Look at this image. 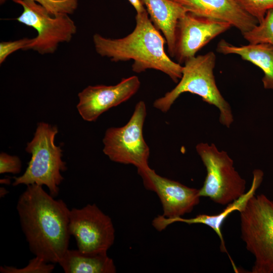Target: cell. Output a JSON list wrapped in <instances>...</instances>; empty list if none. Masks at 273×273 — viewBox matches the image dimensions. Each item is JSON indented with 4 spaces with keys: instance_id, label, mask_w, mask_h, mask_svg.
Wrapping results in <instances>:
<instances>
[{
    "instance_id": "30bf717a",
    "label": "cell",
    "mask_w": 273,
    "mask_h": 273,
    "mask_svg": "<svg viewBox=\"0 0 273 273\" xmlns=\"http://www.w3.org/2000/svg\"><path fill=\"white\" fill-rule=\"evenodd\" d=\"M231 27L224 21L186 13L177 24L174 57L177 63H185Z\"/></svg>"
},
{
    "instance_id": "3957f363",
    "label": "cell",
    "mask_w": 273,
    "mask_h": 273,
    "mask_svg": "<svg viewBox=\"0 0 273 273\" xmlns=\"http://www.w3.org/2000/svg\"><path fill=\"white\" fill-rule=\"evenodd\" d=\"M216 56L211 51L192 57L185 61L182 76L170 91L153 103L162 112H167L176 99L184 93L198 95L202 100L219 110L220 123L229 128L234 121L232 109L218 88L214 75Z\"/></svg>"
},
{
    "instance_id": "cb8c5ba5",
    "label": "cell",
    "mask_w": 273,
    "mask_h": 273,
    "mask_svg": "<svg viewBox=\"0 0 273 273\" xmlns=\"http://www.w3.org/2000/svg\"><path fill=\"white\" fill-rule=\"evenodd\" d=\"M134 8L136 13H141L146 11L141 0H127Z\"/></svg>"
},
{
    "instance_id": "2e32d148",
    "label": "cell",
    "mask_w": 273,
    "mask_h": 273,
    "mask_svg": "<svg viewBox=\"0 0 273 273\" xmlns=\"http://www.w3.org/2000/svg\"><path fill=\"white\" fill-rule=\"evenodd\" d=\"M216 51L223 55L235 54L260 68L263 72V87L273 90V46L266 43L235 46L224 39L218 43Z\"/></svg>"
},
{
    "instance_id": "5b68a950",
    "label": "cell",
    "mask_w": 273,
    "mask_h": 273,
    "mask_svg": "<svg viewBox=\"0 0 273 273\" xmlns=\"http://www.w3.org/2000/svg\"><path fill=\"white\" fill-rule=\"evenodd\" d=\"M240 212L241 237L254 257L251 273H273V201L252 196Z\"/></svg>"
},
{
    "instance_id": "52a82bcc",
    "label": "cell",
    "mask_w": 273,
    "mask_h": 273,
    "mask_svg": "<svg viewBox=\"0 0 273 273\" xmlns=\"http://www.w3.org/2000/svg\"><path fill=\"white\" fill-rule=\"evenodd\" d=\"M146 115V104L140 101L126 124L106 130L103 151L111 161L133 165L138 171L149 167L150 149L143 133Z\"/></svg>"
},
{
    "instance_id": "7c38bea8",
    "label": "cell",
    "mask_w": 273,
    "mask_h": 273,
    "mask_svg": "<svg viewBox=\"0 0 273 273\" xmlns=\"http://www.w3.org/2000/svg\"><path fill=\"white\" fill-rule=\"evenodd\" d=\"M144 187L155 192L162 205L163 216L173 218L191 212L200 202L199 190L158 175L150 167L138 171Z\"/></svg>"
},
{
    "instance_id": "e0dca14e",
    "label": "cell",
    "mask_w": 273,
    "mask_h": 273,
    "mask_svg": "<svg viewBox=\"0 0 273 273\" xmlns=\"http://www.w3.org/2000/svg\"><path fill=\"white\" fill-rule=\"evenodd\" d=\"M58 264L65 273H115L116 266L107 253L91 254L67 250Z\"/></svg>"
},
{
    "instance_id": "ac0fdd59",
    "label": "cell",
    "mask_w": 273,
    "mask_h": 273,
    "mask_svg": "<svg viewBox=\"0 0 273 273\" xmlns=\"http://www.w3.org/2000/svg\"><path fill=\"white\" fill-rule=\"evenodd\" d=\"M243 36L249 43H269L273 46V9L269 10L263 19Z\"/></svg>"
},
{
    "instance_id": "8992f818",
    "label": "cell",
    "mask_w": 273,
    "mask_h": 273,
    "mask_svg": "<svg viewBox=\"0 0 273 273\" xmlns=\"http://www.w3.org/2000/svg\"><path fill=\"white\" fill-rule=\"evenodd\" d=\"M196 150L207 171L203 185L199 189L200 197L225 205L245 193L246 180L235 169L233 159L226 152L207 143L198 144Z\"/></svg>"
},
{
    "instance_id": "6da1fadb",
    "label": "cell",
    "mask_w": 273,
    "mask_h": 273,
    "mask_svg": "<svg viewBox=\"0 0 273 273\" xmlns=\"http://www.w3.org/2000/svg\"><path fill=\"white\" fill-rule=\"evenodd\" d=\"M42 186H27L16 208L30 251L48 262L58 263L68 249L70 210Z\"/></svg>"
},
{
    "instance_id": "277c9868",
    "label": "cell",
    "mask_w": 273,
    "mask_h": 273,
    "mask_svg": "<svg viewBox=\"0 0 273 273\" xmlns=\"http://www.w3.org/2000/svg\"><path fill=\"white\" fill-rule=\"evenodd\" d=\"M58 132L56 126L39 122L32 140L27 144L26 151L31 157L24 173L14 177L13 186L37 185L48 187L50 194L58 195L59 186L63 180L61 172L66 170L62 159V150L55 144Z\"/></svg>"
},
{
    "instance_id": "7402d4cb",
    "label": "cell",
    "mask_w": 273,
    "mask_h": 273,
    "mask_svg": "<svg viewBox=\"0 0 273 273\" xmlns=\"http://www.w3.org/2000/svg\"><path fill=\"white\" fill-rule=\"evenodd\" d=\"M32 40V38L25 37L14 41L1 42L0 43V64L3 63L7 58L13 53L19 50L25 51L26 47Z\"/></svg>"
},
{
    "instance_id": "5bb4252c",
    "label": "cell",
    "mask_w": 273,
    "mask_h": 273,
    "mask_svg": "<svg viewBox=\"0 0 273 273\" xmlns=\"http://www.w3.org/2000/svg\"><path fill=\"white\" fill-rule=\"evenodd\" d=\"M193 14L224 21L243 34L258 23L235 0H173Z\"/></svg>"
},
{
    "instance_id": "7a4b0ae2",
    "label": "cell",
    "mask_w": 273,
    "mask_h": 273,
    "mask_svg": "<svg viewBox=\"0 0 273 273\" xmlns=\"http://www.w3.org/2000/svg\"><path fill=\"white\" fill-rule=\"evenodd\" d=\"M135 19L134 29L123 37L111 38L95 33L93 40L96 52L115 62L133 60V72L156 70L177 83L182 76L183 66L172 60L166 53V40L152 23L147 11L136 13Z\"/></svg>"
},
{
    "instance_id": "4fadbf2b",
    "label": "cell",
    "mask_w": 273,
    "mask_h": 273,
    "mask_svg": "<svg viewBox=\"0 0 273 273\" xmlns=\"http://www.w3.org/2000/svg\"><path fill=\"white\" fill-rule=\"evenodd\" d=\"M263 175V172L261 170L259 169L254 170L252 182L249 190L239 198L228 204V206L222 211L217 214H199L191 218H183L181 217L168 218L162 215H159L153 220L152 225L156 230L159 232L162 231L167 226L176 222H182L189 224L200 223L207 225L211 228L219 237L220 241V251L228 254L234 270L236 272H238V270L228 252L221 228L224 220L231 213L235 211L240 212L243 209L248 201L255 194L257 190L262 181Z\"/></svg>"
},
{
    "instance_id": "ba28073f",
    "label": "cell",
    "mask_w": 273,
    "mask_h": 273,
    "mask_svg": "<svg viewBox=\"0 0 273 273\" xmlns=\"http://www.w3.org/2000/svg\"><path fill=\"white\" fill-rule=\"evenodd\" d=\"M13 1L23 8L17 21L37 33L25 51L32 50L41 55L54 53L60 43L69 42L76 33L75 22L68 14L53 16L44 7L31 0Z\"/></svg>"
},
{
    "instance_id": "d6986e66",
    "label": "cell",
    "mask_w": 273,
    "mask_h": 273,
    "mask_svg": "<svg viewBox=\"0 0 273 273\" xmlns=\"http://www.w3.org/2000/svg\"><path fill=\"white\" fill-rule=\"evenodd\" d=\"M55 264L48 262L41 257L35 256L27 265L22 268L5 265L0 267L1 273H51Z\"/></svg>"
},
{
    "instance_id": "9c48e42d",
    "label": "cell",
    "mask_w": 273,
    "mask_h": 273,
    "mask_svg": "<svg viewBox=\"0 0 273 273\" xmlns=\"http://www.w3.org/2000/svg\"><path fill=\"white\" fill-rule=\"evenodd\" d=\"M69 232L77 249L87 254L107 253L115 240L111 218L95 204L70 210Z\"/></svg>"
},
{
    "instance_id": "d4e9b609",
    "label": "cell",
    "mask_w": 273,
    "mask_h": 273,
    "mask_svg": "<svg viewBox=\"0 0 273 273\" xmlns=\"http://www.w3.org/2000/svg\"><path fill=\"white\" fill-rule=\"evenodd\" d=\"M7 194H8V192L5 188H3V187L1 188V189H0L1 197H4Z\"/></svg>"
},
{
    "instance_id": "603a6c76",
    "label": "cell",
    "mask_w": 273,
    "mask_h": 273,
    "mask_svg": "<svg viewBox=\"0 0 273 273\" xmlns=\"http://www.w3.org/2000/svg\"><path fill=\"white\" fill-rule=\"evenodd\" d=\"M21 166V161L18 156L9 155L4 152L0 154V173H19Z\"/></svg>"
},
{
    "instance_id": "484cf974",
    "label": "cell",
    "mask_w": 273,
    "mask_h": 273,
    "mask_svg": "<svg viewBox=\"0 0 273 273\" xmlns=\"http://www.w3.org/2000/svg\"><path fill=\"white\" fill-rule=\"evenodd\" d=\"M7 0H0L1 4H4Z\"/></svg>"
},
{
    "instance_id": "44dd1931",
    "label": "cell",
    "mask_w": 273,
    "mask_h": 273,
    "mask_svg": "<svg viewBox=\"0 0 273 273\" xmlns=\"http://www.w3.org/2000/svg\"><path fill=\"white\" fill-rule=\"evenodd\" d=\"M44 7L53 16L64 13L73 14L77 8L78 0H31Z\"/></svg>"
},
{
    "instance_id": "8fae6325",
    "label": "cell",
    "mask_w": 273,
    "mask_h": 273,
    "mask_svg": "<svg viewBox=\"0 0 273 273\" xmlns=\"http://www.w3.org/2000/svg\"><path fill=\"white\" fill-rule=\"evenodd\" d=\"M140 86L141 81L135 75L122 78L113 85H89L78 95L77 110L83 120L95 121L105 112L130 99Z\"/></svg>"
},
{
    "instance_id": "ffe728a7",
    "label": "cell",
    "mask_w": 273,
    "mask_h": 273,
    "mask_svg": "<svg viewBox=\"0 0 273 273\" xmlns=\"http://www.w3.org/2000/svg\"><path fill=\"white\" fill-rule=\"evenodd\" d=\"M249 15L260 23L267 12L273 9V0H235Z\"/></svg>"
},
{
    "instance_id": "9a60e30c",
    "label": "cell",
    "mask_w": 273,
    "mask_h": 273,
    "mask_svg": "<svg viewBox=\"0 0 273 273\" xmlns=\"http://www.w3.org/2000/svg\"><path fill=\"white\" fill-rule=\"evenodd\" d=\"M141 1L152 23L165 38L169 56L174 57L177 24L188 11L173 0Z\"/></svg>"
}]
</instances>
